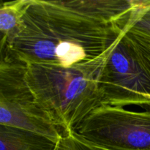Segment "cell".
Masks as SVG:
<instances>
[{
	"label": "cell",
	"mask_w": 150,
	"mask_h": 150,
	"mask_svg": "<svg viewBox=\"0 0 150 150\" xmlns=\"http://www.w3.org/2000/svg\"><path fill=\"white\" fill-rule=\"evenodd\" d=\"M123 32L124 25L89 16L67 1L27 0L18 29L1 50L26 64L69 67L99 57Z\"/></svg>",
	"instance_id": "obj_1"
},
{
	"label": "cell",
	"mask_w": 150,
	"mask_h": 150,
	"mask_svg": "<svg viewBox=\"0 0 150 150\" xmlns=\"http://www.w3.org/2000/svg\"><path fill=\"white\" fill-rule=\"evenodd\" d=\"M109 49L95 59L69 67L26 64V79L35 103L64 136L103 105L100 80Z\"/></svg>",
	"instance_id": "obj_2"
},
{
	"label": "cell",
	"mask_w": 150,
	"mask_h": 150,
	"mask_svg": "<svg viewBox=\"0 0 150 150\" xmlns=\"http://www.w3.org/2000/svg\"><path fill=\"white\" fill-rule=\"evenodd\" d=\"M26 64L10 54L1 55L0 124L26 130L56 144L62 132L35 103L26 79Z\"/></svg>",
	"instance_id": "obj_3"
},
{
	"label": "cell",
	"mask_w": 150,
	"mask_h": 150,
	"mask_svg": "<svg viewBox=\"0 0 150 150\" xmlns=\"http://www.w3.org/2000/svg\"><path fill=\"white\" fill-rule=\"evenodd\" d=\"M73 133L102 150H150V110L102 105Z\"/></svg>",
	"instance_id": "obj_4"
},
{
	"label": "cell",
	"mask_w": 150,
	"mask_h": 150,
	"mask_svg": "<svg viewBox=\"0 0 150 150\" xmlns=\"http://www.w3.org/2000/svg\"><path fill=\"white\" fill-rule=\"evenodd\" d=\"M100 86L103 105L150 108V76L122 35L108 51Z\"/></svg>",
	"instance_id": "obj_5"
},
{
	"label": "cell",
	"mask_w": 150,
	"mask_h": 150,
	"mask_svg": "<svg viewBox=\"0 0 150 150\" xmlns=\"http://www.w3.org/2000/svg\"><path fill=\"white\" fill-rule=\"evenodd\" d=\"M1 150H54L57 144L40 135L9 126L0 127Z\"/></svg>",
	"instance_id": "obj_6"
},
{
	"label": "cell",
	"mask_w": 150,
	"mask_h": 150,
	"mask_svg": "<svg viewBox=\"0 0 150 150\" xmlns=\"http://www.w3.org/2000/svg\"><path fill=\"white\" fill-rule=\"evenodd\" d=\"M27 0L7 1L1 4L0 31L1 45L13 36L18 29Z\"/></svg>",
	"instance_id": "obj_7"
},
{
	"label": "cell",
	"mask_w": 150,
	"mask_h": 150,
	"mask_svg": "<svg viewBox=\"0 0 150 150\" xmlns=\"http://www.w3.org/2000/svg\"><path fill=\"white\" fill-rule=\"evenodd\" d=\"M124 32H130L150 39V0L133 1Z\"/></svg>",
	"instance_id": "obj_8"
},
{
	"label": "cell",
	"mask_w": 150,
	"mask_h": 150,
	"mask_svg": "<svg viewBox=\"0 0 150 150\" xmlns=\"http://www.w3.org/2000/svg\"><path fill=\"white\" fill-rule=\"evenodd\" d=\"M122 36L150 76V39L127 32H123Z\"/></svg>",
	"instance_id": "obj_9"
},
{
	"label": "cell",
	"mask_w": 150,
	"mask_h": 150,
	"mask_svg": "<svg viewBox=\"0 0 150 150\" xmlns=\"http://www.w3.org/2000/svg\"><path fill=\"white\" fill-rule=\"evenodd\" d=\"M54 150H102L91 146L79 139L74 133L64 135Z\"/></svg>",
	"instance_id": "obj_10"
},
{
	"label": "cell",
	"mask_w": 150,
	"mask_h": 150,
	"mask_svg": "<svg viewBox=\"0 0 150 150\" xmlns=\"http://www.w3.org/2000/svg\"><path fill=\"white\" fill-rule=\"evenodd\" d=\"M149 109H150V108H149Z\"/></svg>",
	"instance_id": "obj_11"
}]
</instances>
